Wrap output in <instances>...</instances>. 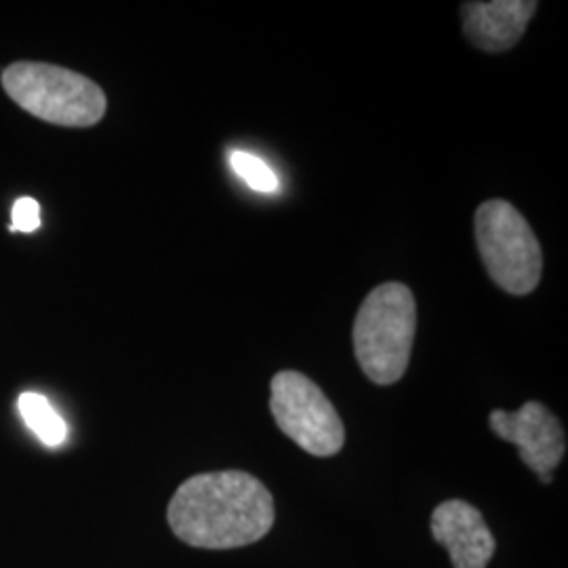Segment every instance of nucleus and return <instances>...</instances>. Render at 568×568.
<instances>
[{"label": "nucleus", "mask_w": 568, "mask_h": 568, "mask_svg": "<svg viewBox=\"0 0 568 568\" xmlns=\"http://www.w3.org/2000/svg\"><path fill=\"white\" fill-rule=\"evenodd\" d=\"M270 387L272 415L297 447L316 457H331L344 448V422L312 379L297 371H281Z\"/></svg>", "instance_id": "obj_5"}, {"label": "nucleus", "mask_w": 568, "mask_h": 568, "mask_svg": "<svg viewBox=\"0 0 568 568\" xmlns=\"http://www.w3.org/2000/svg\"><path fill=\"white\" fill-rule=\"evenodd\" d=\"M493 432L518 447L520 459L539 476L551 474L567 453V436L548 406L530 400L518 410H493Z\"/></svg>", "instance_id": "obj_6"}, {"label": "nucleus", "mask_w": 568, "mask_h": 568, "mask_svg": "<svg viewBox=\"0 0 568 568\" xmlns=\"http://www.w3.org/2000/svg\"><path fill=\"white\" fill-rule=\"evenodd\" d=\"M2 87L21 110L60 126H93L108 108L100 84L51 63H11L2 72Z\"/></svg>", "instance_id": "obj_3"}, {"label": "nucleus", "mask_w": 568, "mask_h": 568, "mask_svg": "<svg viewBox=\"0 0 568 568\" xmlns=\"http://www.w3.org/2000/svg\"><path fill=\"white\" fill-rule=\"evenodd\" d=\"M476 244L488 276L509 295H528L537 288L544 253L535 232L508 201H487L474 217Z\"/></svg>", "instance_id": "obj_4"}, {"label": "nucleus", "mask_w": 568, "mask_h": 568, "mask_svg": "<svg viewBox=\"0 0 568 568\" xmlns=\"http://www.w3.org/2000/svg\"><path fill=\"white\" fill-rule=\"evenodd\" d=\"M432 535L450 554L455 568H487L495 539L483 514L462 499H448L432 514Z\"/></svg>", "instance_id": "obj_7"}, {"label": "nucleus", "mask_w": 568, "mask_h": 568, "mask_svg": "<svg viewBox=\"0 0 568 568\" xmlns=\"http://www.w3.org/2000/svg\"><path fill=\"white\" fill-rule=\"evenodd\" d=\"M21 419L26 426L30 427L42 445L47 447H60L68 438V426L61 419L60 413L53 408V405L34 392L21 394L18 400Z\"/></svg>", "instance_id": "obj_9"}, {"label": "nucleus", "mask_w": 568, "mask_h": 568, "mask_svg": "<svg viewBox=\"0 0 568 568\" xmlns=\"http://www.w3.org/2000/svg\"><path fill=\"white\" fill-rule=\"evenodd\" d=\"M166 520L192 548H243L270 532L274 499L262 480L241 469L199 474L175 490Z\"/></svg>", "instance_id": "obj_1"}, {"label": "nucleus", "mask_w": 568, "mask_h": 568, "mask_svg": "<svg viewBox=\"0 0 568 568\" xmlns=\"http://www.w3.org/2000/svg\"><path fill=\"white\" fill-rule=\"evenodd\" d=\"M537 7L539 4L532 0L464 2V34L467 41L483 51L504 53L523 39Z\"/></svg>", "instance_id": "obj_8"}, {"label": "nucleus", "mask_w": 568, "mask_h": 568, "mask_svg": "<svg viewBox=\"0 0 568 568\" xmlns=\"http://www.w3.org/2000/svg\"><path fill=\"white\" fill-rule=\"evenodd\" d=\"M417 304L403 283L379 284L366 295L354 321V354L377 386L403 379L413 352Z\"/></svg>", "instance_id": "obj_2"}, {"label": "nucleus", "mask_w": 568, "mask_h": 568, "mask_svg": "<svg viewBox=\"0 0 568 568\" xmlns=\"http://www.w3.org/2000/svg\"><path fill=\"white\" fill-rule=\"evenodd\" d=\"M230 164L236 171V175L243 182L248 183L253 190L264 192V194H272L278 190L276 173L262 159H257L244 150H234L230 154Z\"/></svg>", "instance_id": "obj_10"}, {"label": "nucleus", "mask_w": 568, "mask_h": 568, "mask_svg": "<svg viewBox=\"0 0 568 568\" xmlns=\"http://www.w3.org/2000/svg\"><path fill=\"white\" fill-rule=\"evenodd\" d=\"M13 225L11 230L20 232H37L41 227V204L37 203L30 196H23L18 203L13 204Z\"/></svg>", "instance_id": "obj_11"}]
</instances>
